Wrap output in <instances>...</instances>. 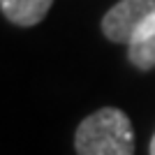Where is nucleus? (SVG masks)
I'll return each mask as SVG.
<instances>
[{
    "instance_id": "nucleus-3",
    "label": "nucleus",
    "mask_w": 155,
    "mask_h": 155,
    "mask_svg": "<svg viewBox=\"0 0 155 155\" xmlns=\"http://www.w3.org/2000/svg\"><path fill=\"white\" fill-rule=\"evenodd\" d=\"M127 58L137 70L148 72L155 67V14L137 28L127 42Z\"/></svg>"
},
{
    "instance_id": "nucleus-1",
    "label": "nucleus",
    "mask_w": 155,
    "mask_h": 155,
    "mask_svg": "<svg viewBox=\"0 0 155 155\" xmlns=\"http://www.w3.org/2000/svg\"><path fill=\"white\" fill-rule=\"evenodd\" d=\"M79 155H134V130L125 111L116 107L84 118L74 134Z\"/></svg>"
},
{
    "instance_id": "nucleus-2",
    "label": "nucleus",
    "mask_w": 155,
    "mask_h": 155,
    "mask_svg": "<svg viewBox=\"0 0 155 155\" xmlns=\"http://www.w3.org/2000/svg\"><path fill=\"white\" fill-rule=\"evenodd\" d=\"M153 14L155 0H120L104 14L102 32L107 39L116 44H127L137 32V28Z\"/></svg>"
},
{
    "instance_id": "nucleus-4",
    "label": "nucleus",
    "mask_w": 155,
    "mask_h": 155,
    "mask_svg": "<svg viewBox=\"0 0 155 155\" xmlns=\"http://www.w3.org/2000/svg\"><path fill=\"white\" fill-rule=\"evenodd\" d=\"M53 0H0V9L14 26H37L51 9Z\"/></svg>"
},
{
    "instance_id": "nucleus-5",
    "label": "nucleus",
    "mask_w": 155,
    "mask_h": 155,
    "mask_svg": "<svg viewBox=\"0 0 155 155\" xmlns=\"http://www.w3.org/2000/svg\"><path fill=\"white\" fill-rule=\"evenodd\" d=\"M148 153L155 155V134H153V139H150V148H148Z\"/></svg>"
}]
</instances>
